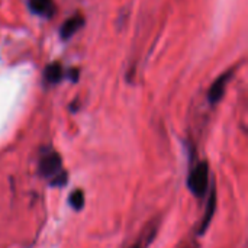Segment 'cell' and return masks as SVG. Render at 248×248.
<instances>
[{
    "mask_svg": "<svg viewBox=\"0 0 248 248\" xmlns=\"http://www.w3.org/2000/svg\"><path fill=\"white\" fill-rule=\"evenodd\" d=\"M61 167H62V160L60 154L54 151L44 155L39 161V171L46 179H54L57 174H60L62 171Z\"/></svg>",
    "mask_w": 248,
    "mask_h": 248,
    "instance_id": "7a4b0ae2",
    "label": "cell"
},
{
    "mask_svg": "<svg viewBox=\"0 0 248 248\" xmlns=\"http://www.w3.org/2000/svg\"><path fill=\"white\" fill-rule=\"evenodd\" d=\"M67 183V173L65 171H61L60 174H57L54 179H51V185L52 186H57V187H61Z\"/></svg>",
    "mask_w": 248,
    "mask_h": 248,
    "instance_id": "9c48e42d",
    "label": "cell"
},
{
    "mask_svg": "<svg viewBox=\"0 0 248 248\" xmlns=\"http://www.w3.org/2000/svg\"><path fill=\"white\" fill-rule=\"evenodd\" d=\"M29 3V9L39 16L44 17H51L54 15L55 6L52 0H28Z\"/></svg>",
    "mask_w": 248,
    "mask_h": 248,
    "instance_id": "5b68a950",
    "label": "cell"
},
{
    "mask_svg": "<svg viewBox=\"0 0 248 248\" xmlns=\"http://www.w3.org/2000/svg\"><path fill=\"white\" fill-rule=\"evenodd\" d=\"M64 73H62V67L60 65V62H52L49 64L46 68H45V73H44V77L48 83L51 84H55L58 83L61 78H62Z\"/></svg>",
    "mask_w": 248,
    "mask_h": 248,
    "instance_id": "52a82bcc",
    "label": "cell"
},
{
    "mask_svg": "<svg viewBox=\"0 0 248 248\" xmlns=\"http://www.w3.org/2000/svg\"><path fill=\"white\" fill-rule=\"evenodd\" d=\"M68 202H70V205H71L73 209L81 211L83 206H84V193H83L81 190L73 192V193L70 195V198H68Z\"/></svg>",
    "mask_w": 248,
    "mask_h": 248,
    "instance_id": "ba28073f",
    "label": "cell"
},
{
    "mask_svg": "<svg viewBox=\"0 0 248 248\" xmlns=\"http://www.w3.org/2000/svg\"><path fill=\"white\" fill-rule=\"evenodd\" d=\"M83 25H84V17H83L81 15H74V16H71L70 19L65 20V23H64V25L61 26V29H60L61 38H62V39L71 38Z\"/></svg>",
    "mask_w": 248,
    "mask_h": 248,
    "instance_id": "277c9868",
    "label": "cell"
},
{
    "mask_svg": "<svg viewBox=\"0 0 248 248\" xmlns=\"http://www.w3.org/2000/svg\"><path fill=\"white\" fill-rule=\"evenodd\" d=\"M132 248H140V246H138V244H137V246H134V247Z\"/></svg>",
    "mask_w": 248,
    "mask_h": 248,
    "instance_id": "30bf717a",
    "label": "cell"
},
{
    "mask_svg": "<svg viewBox=\"0 0 248 248\" xmlns=\"http://www.w3.org/2000/svg\"><path fill=\"white\" fill-rule=\"evenodd\" d=\"M208 183H209V166L206 161H202L189 174L187 186L195 196L202 198L208 189Z\"/></svg>",
    "mask_w": 248,
    "mask_h": 248,
    "instance_id": "6da1fadb",
    "label": "cell"
},
{
    "mask_svg": "<svg viewBox=\"0 0 248 248\" xmlns=\"http://www.w3.org/2000/svg\"><path fill=\"white\" fill-rule=\"evenodd\" d=\"M215 209H217V189H215V186H214L212 190H211L208 203H206L205 217H203V221H202V224H201V231H199V234H203V232L208 230V227H209V224H211V221H212V218H214Z\"/></svg>",
    "mask_w": 248,
    "mask_h": 248,
    "instance_id": "8992f818",
    "label": "cell"
},
{
    "mask_svg": "<svg viewBox=\"0 0 248 248\" xmlns=\"http://www.w3.org/2000/svg\"><path fill=\"white\" fill-rule=\"evenodd\" d=\"M231 76H232V71H230V73L221 76V77L212 84V87L209 89V93H208V99H209L211 103H217L218 100L222 99V96H224V93H225V86H227V83H228V80H230Z\"/></svg>",
    "mask_w": 248,
    "mask_h": 248,
    "instance_id": "3957f363",
    "label": "cell"
}]
</instances>
